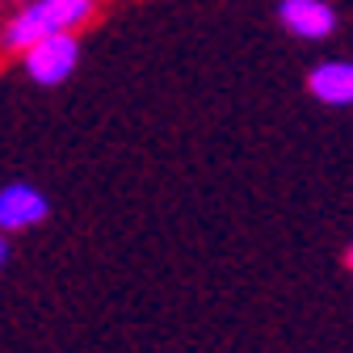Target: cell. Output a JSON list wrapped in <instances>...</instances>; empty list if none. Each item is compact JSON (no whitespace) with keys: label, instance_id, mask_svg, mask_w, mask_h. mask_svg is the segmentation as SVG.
Returning <instances> with one entry per match:
<instances>
[{"label":"cell","instance_id":"cell-1","mask_svg":"<svg viewBox=\"0 0 353 353\" xmlns=\"http://www.w3.org/2000/svg\"><path fill=\"white\" fill-rule=\"evenodd\" d=\"M93 13H97V0H17V9L0 26V47L21 55L38 38L76 34Z\"/></svg>","mask_w":353,"mask_h":353},{"label":"cell","instance_id":"cell-2","mask_svg":"<svg viewBox=\"0 0 353 353\" xmlns=\"http://www.w3.org/2000/svg\"><path fill=\"white\" fill-rule=\"evenodd\" d=\"M21 68L34 84L42 88H55L63 80H72V72L80 68V42L76 34H51V38H38L34 47L21 51Z\"/></svg>","mask_w":353,"mask_h":353},{"label":"cell","instance_id":"cell-3","mask_svg":"<svg viewBox=\"0 0 353 353\" xmlns=\"http://www.w3.org/2000/svg\"><path fill=\"white\" fill-rule=\"evenodd\" d=\"M47 210H51V202H47V194H42L38 185H30V181H9L5 190H0V232H30V228H38L42 219H47Z\"/></svg>","mask_w":353,"mask_h":353},{"label":"cell","instance_id":"cell-4","mask_svg":"<svg viewBox=\"0 0 353 353\" xmlns=\"http://www.w3.org/2000/svg\"><path fill=\"white\" fill-rule=\"evenodd\" d=\"M282 26L307 42H320L336 30V13L328 0H282Z\"/></svg>","mask_w":353,"mask_h":353},{"label":"cell","instance_id":"cell-5","mask_svg":"<svg viewBox=\"0 0 353 353\" xmlns=\"http://www.w3.org/2000/svg\"><path fill=\"white\" fill-rule=\"evenodd\" d=\"M307 88H312V97L324 101V105H353V63L349 59L316 63Z\"/></svg>","mask_w":353,"mask_h":353},{"label":"cell","instance_id":"cell-6","mask_svg":"<svg viewBox=\"0 0 353 353\" xmlns=\"http://www.w3.org/2000/svg\"><path fill=\"white\" fill-rule=\"evenodd\" d=\"M5 261H9V240H5V232H0V270H5Z\"/></svg>","mask_w":353,"mask_h":353},{"label":"cell","instance_id":"cell-7","mask_svg":"<svg viewBox=\"0 0 353 353\" xmlns=\"http://www.w3.org/2000/svg\"><path fill=\"white\" fill-rule=\"evenodd\" d=\"M345 265H349V270H353V248H349V252H345Z\"/></svg>","mask_w":353,"mask_h":353},{"label":"cell","instance_id":"cell-8","mask_svg":"<svg viewBox=\"0 0 353 353\" xmlns=\"http://www.w3.org/2000/svg\"><path fill=\"white\" fill-rule=\"evenodd\" d=\"M5 5H17V0H0V9H5Z\"/></svg>","mask_w":353,"mask_h":353}]
</instances>
